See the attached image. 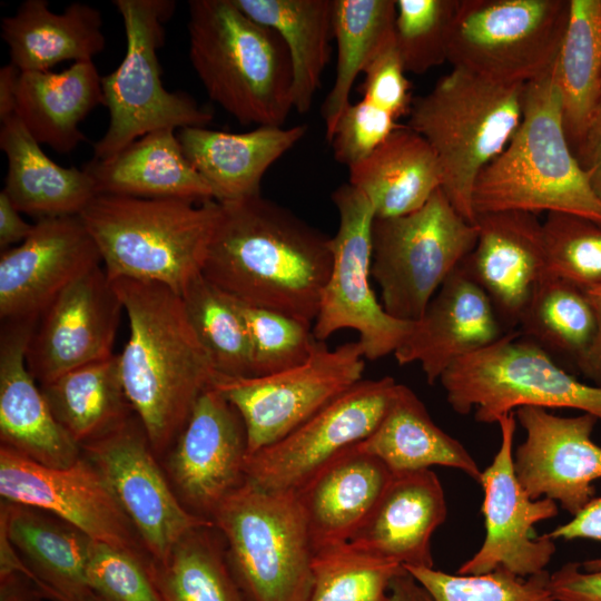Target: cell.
Instances as JSON below:
<instances>
[{"label": "cell", "mask_w": 601, "mask_h": 601, "mask_svg": "<svg viewBox=\"0 0 601 601\" xmlns=\"http://www.w3.org/2000/svg\"><path fill=\"white\" fill-rule=\"evenodd\" d=\"M597 318V334L588 353L578 362L577 367L594 385L601 387V285L585 289Z\"/></svg>", "instance_id": "db71d44e"}, {"label": "cell", "mask_w": 601, "mask_h": 601, "mask_svg": "<svg viewBox=\"0 0 601 601\" xmlns=\"http://www.w3.org/2000/svg\"><path fill=\"white\" fill-rule=\"evenodd\" d=\"M358 341L334 349L316 341L311 356L288 370L250 377L218 376L213 383L245 424L248 455L279 441L362 381Z\"/></svg>", "instance_id": "4fadbf2b"}, {"label": "cell", "mask_w": 601, "mask_h": 601, "mask_svg": "<svg viewBox=\"0 0 601 601\" xmlns=\"http://www.w3.org/2000/svg\"><path fill=\"white\" fill-rule=\"evenodd\" d=\"M473 208L475 215L565 213L601 226V203L564 130L554 67L524 85L521 121L503 151L476 178Z\"/></svg>", "instance_id": "3957f363"}, {"label": "cell", "mask_w": 601, "mask_h": 601, "mask_svg": "<svg viewBox=\"0 0 601 601\" xmlns=\"http://www.w3.org/2000/svg\"><path fill=\"white\" fill-rule=\"evenodd\" d=\"M0 148L8 159L3 190L20 213L39 219L79 216L98 195L83 168L51 160L16 115L1 121Z\"/></svg>", "instance_id": "4dcf8cb0"}, {"label": "cell", "mask_w": 601, "mask_h": 601, "mask_svg": "<svg viewBox=\"0 0 601 601\" xmlns=\"http://www.w3.org/2000/svg\"><path fill=\"white\" fill-rule=\"evenodd\" d=\"M309 601H391L398 563L365 552L349 542L315 550Z\"/></svg>", "instance_id": "b9f144b4"}, {"label": "cell", "mask_w": 601, "mask_h": 601, "mask_svg": "<svg viewBox=\"0 0 601 601\" xmlns=\"http://www.w3.org/2000/svg\"><path fill=\"white\" fill-rule=\"evenodd\" d=\"M249 18L277 32L292 62L293 107L309 111L331 58L333 0H234Z\"/></svg>", "instance_id": "e575fe53"}, {"label": "cell", "mask_w": 601, "mask_h": 601, "mask_svg": "<svg viewBox=\"0 0 601 601\" xmlns=\"http://www.w3.org/2000/svg\"><path fill=\"white\" fill-rule=\"evenodd\" d=\"M518 326L553 358H570L575 365L597 334V318L585 289L550 275L534 288Z\"/></svg>", "instance_id": "ab89813d"}, {"label": "cell", "mask_w": 601, "mask_h": 601, "mask_svg": "<svg viewBox=\"0 0 601 601\" xmlns=\"http://www.w3.org/2000/svg\"><path fill=\"white\" fill-rule=\"evenodd\" d=\"M405 73L394 43L380 53L364 71L363 99L388 111L396 119L408 114L413 100Z\"/></svg>", "instance_id": "681fc988"}, {"label": "cell", "mask_w": 601, "mask_h": 601, "mask_svg": "<svg viewBox=\"0 0 601 601\" xmlns=\"http://www.w3.org/2000/svg\"><path fill=\"white\" fill-rule=\"evenodd\" d=\"M35 224L24 221L20 211L2 189L0 193V247L2 250L10 245L23 242L33 230Z\"/></svg>", "instance_id": "11a10c76"}, {"label": "cell", "mask_w": 601, "mask_h": 601, "mask_svg": "<svg viewBox=\"0 0 601 601\" xmlns=\"http://www.w3.org/2000/svg\"><path fill=\"white\" fill-rule=\"evenodd\" d=\"M542 225L549 275L583 289L600 286L601 226L565 213H548Z\"/></svg>", "instance_id": "f6af8a7d"}, {"label": "cell", "mask_w": 601, "mask_h": 601, "mask_svg": "<svg viewBox=\"0 0 601 601\" xmlns=\"http://www.w3.org/2000/svg\"><path fill=\"white\" fill-rule=\"evenodd\" d=\"M523 87L495 83L453 68L412 101L406 126L430 144L442 169L441 189L472 224L476 219V178L515 132Z\"/></svg>", "instance_id": "8992f818"}, {"label": "cell", "mask_w": 601, "mask_h": 601, "mask_svg": "<svg viewBox=\"0 0 601 601\" xmlns=\"http://www.w3.org/2000/svg\"><path fill=\"white\" fill-rule=\"evenodd\" d=\"M38 321L3 322L0 336V441L36 463L67 467L80 446L55 418L26 361Z\"/></svg>", "instance_id": "cb8c5ba5"}, {"label": "cell", "mask_w": 601, "mask_h": 601, "mask_svg": "<svg viewBox=\"0 0 601 601\" xmlns=\"http://www.w3.org/2000/svg\"><path fill=\"white\" fill-rule=\"evenodd\" d=\"M476 238L475 224L462 217L441 188L411 214L375 217L371 275L381 288L386 313L417 322Z\"/></svg>", "instance_id": "8fae6325"}, {"label": "cell", "mask_w": 601, "mask_h": 601, "mask_svg": "<svg viewBox=\"0 0 601 601\" xmlns=\"http://www.w3.org/2000/svg\"><path fill=\"white\" fill-rule=\"evenodd\" d=\"M554 541L590 539L601 542V497H594L581 512L569 522L546 533ZM585 571H601V556L581 563Z\"/></svg>", "instance_id": "816d5d0a"}, {"label": "cell", "mask_w": 601, "mask_h": 601, "mask_svg": "<svg viewBox=\"0 0 601 601\" xmlns=\"http://www.w3.org/2000/svg\"><path fill=\"white\" fill-rule=\"evenodd\" d=\"M86 580L88 589L105 601H165L149 555L102 542L92 543Z\"/></svg>", "instance_id": "7dc6e473"}, {"label": "cell", "mask_w": 601, "mask_h": 601, "mask_svg": "<svg viewBox=\"0 0 601 601\" xmlns=\"http://www.w3.org/2000/svg\"><path fill=\"white\" fill-rule=\"evenodd\" d=\"M332 199L339 225L335 236L329 238L332 267L313 323V335L324 342L337 331L354 329L365 358L376 361L394 354L414 323L387 314L372 289L375 214L371 203L349 183L334 190Z\"/></svg>", "instance_id": "7c38bea8"}, {"label": "cell", "mask_w": 601, "mask_h": 601, "mask_svg": "<svg viewBox=\"0 0 601 601\" xmlns=\"http://www.w3.org/2000/svg\"><path fill=\"white\" fill-rule=\"evenodd\" d=\"M459 414L497 422L522 406L574 408L601 421V387L580 382L519 329L454 362L441 376Z\"/></svg>", "instance_id": "9c48e42d"}, {"label": "cell", "mask_w": 601, "mask_h": 601, "mask_svg": "<svg viewBox=\"0 0 601 601\" xmlns=\"http://www.w3.org/2000/svg\"><path fill=\"white\" fill-rule=\"evenodd\" d=\"M457 0H397L395 46L404 70L422 75L447 61Z\"/></svg>", "instance_id": "ee69618b"}, {"label": "cell", "mask_w": 601, "mask_h": 601, "mask_svg": "<svg viewBox=\"0 0 601 601\" xmlns=\"http://www.w3.org/2000/svg\"><path fill=\"white\" fill-rule=\"evenodd\" d=\"M515 414L499 418L501 441L491 462L480 476L483 490L481 513L485 538L480 549L456 571L480 574L505 569L528 578L545 571L556 546L546 533L533 535V526L558 514L551 499L532 500L520 484L513 467Z\"/></svg>", "instance_id": "2e32d148"}, {"label": "cell", "mask_w": 601, "mask_h": 601, "mask_svg": "<svg viewBox=\"0 0 601 601\" xmlns=\"http://www.w3.org/2000/svg\"><path fill=\"white\" fill-rule=\"evenodd\" d=\"M100 263L80 216L38 219L19 246L1 252V321H38L62 290Z\"/></svg>", "instance_id": "44dd1931"}, {"label": "cell", "mask_w": 601, "mask_h": 601, "mask_svg": "<svg viewBox=\"0 0 601 601\" xmlns=\"http://www.w3.org/2000/svg\"><path fill=\"white\" fill-rule=\"evenodd\" d=\"M39 386L55 418L80 447L136 415L115 354Z\"/></svg>", "instance_id": "8d00e7d4"}, {"label": "cell", "mask_w": 601, "mask_h": 601, "mask_svg": "<svg viewBox=\"0 0 601 601\" xmlns=\"http://www.w3.org/2000/svg\"><path fill=\"white\" fill-rule=\"evenodd\" d=\"M233 299L248 329L254 376L288 370L311 356L317 341L312 324Z\"/></svg>", "instance_id": "bcb514c9"}, {"label": "cell", "mask_w": 601, "mask_h": 601, "mask_svg": "<svg viewBox=\"0 0 601 601\" xmlns=\"http://www.w3.org/2000/svg\"><path fill=\"white\" fill-rule=\"evenodd\" d=\"M401 126L392 114L362 98L345 108L327 141L334 158L349 168L367 158Z\"/></svg>", "instance_id": "c3c4849f"}, {"label": "cell", "mask_w": 601, "mask_h": 601, "mask_svg": "<svg viewBox=\"0 0 601 601\" xmlns=\"http://www.w3.org/2000/svg\"><path fill=\"white\" fill-rule=\"evenodd\" d=\"M219 214L214 199L97 195L79 216L110 280L158 283L181 295L203 273Z\"/></svg>", "instance_id": "5b68a950"}, {"label": "cell", "mask_w": 601, "mask_h": 601, "mask_svg": "<svg viewBox=\"0 0 601 601\" xmlns=\"http://www.w3.org/2000/svg\"><path fill=\"white\" fill-rule=\"evenodd\" d=\"M554 72L564 130L575 154L601 111V0H570Z\"/></svg>", "instance_id": "d590c367"}, {"label": "cell", "mask_w": 601, "mask_h": 601, "mask_svg": "<svg viewBox=\"0 0 601 601\" xmlns=\"http://www.w3.org/2000/svg\"><path fill=\"white\" fill-rule=\"evenodd\" d=\"M20 70L12 63L0 69V120L14 115L17 82Z\"/></svg>", "instance_id": "9f6ffc18"}, {"label": "cell", "mask_w": 601, "mask_h": 601, "mask_svg": "<svg viewBox=\"0 0 601 601\" xmlns=\"http://www.w3.org/2000/svg\"><path fill=\"white\" fill-rule=\"evenodd\" d=\"M331 267L329 238L258 195L220 204L201 274L236 300L313 325Z\"/></svg>", "instance_id": "6da1fadb"}, {"label": "cell", "mask_w": 601, "mask_h": 601, "mask_svg": "<svg viewBox=\"0 0 601 601\" xmlns=\"http://www.w3.org/2000/svg\"><path fill=\"white\" fill-rule=\"evenodd\" d=\"M122 18L126 53L120 65L101 78L109 124L93 146L96 160H105L140 137L160 129L206 127L213 119L188 93L169 91L161 81L158 50L165 23L174 14L173 0H114Z\"/></svg>", "instance_id": "ba28073f"}, {"label": "cell", "mask_w": 601, "mask_h": 601, "mask_svg": "<svg viewBox=\"0 0 601 601\" xmlns=\"http://www.w3.org/2000/svg\"><path fill=\"white\" fill-rule=\"evenodd\" d=\"M0 531L45 599L88 589L86 568L95 540L73 524L43 509L1 500Z\"/></svg>", "instance_id": "1f68e13d"}, {"label": "cell", "mask_w": 601, "mask_h": 601, "mask_svg": "<svg viewBox=\"0 0 601 601\" xmlns=\"http://www.w3.org/2000/svg\"><path fill=\"white\" fill-rule=\"evenodd\" d=\"M50 601H105L89 589L77 592L58 594L49 599Z\"/></svg>", "instance_id": "680465c9"}, {"label": "cell", "mask_w": 601, "mask_h": 601, "mask_svg": "<svg viewBox=\"0 0 601 601\" xmlns=\"http://www.w3.org/2000/svg\"><path fill=\"white\" fill-rule=\"evenodd\" d=\"M357 447L392 473L439 465L457 469L477 482L482 473L463 444L440 428L418 396L400 383L383 418Z\"/></svg>", "instance_id": "836d02e7"}, {"label": "cell", "mask_w": 601, "mask_h": 601, "mask_svg": "<svg viewBox=\"0 0 601 601\" xmlns=\"http://www.w3.org/2000/svg\"><path fill=\"white\" fill-rule=\"evenodd\" d=\"M1 36L10 63L21 72L48 71L68 60L93 61L106 46L101 12L82 2L56 13L46 0H26L2 18Z\"/></svg>", "instance_id": "f1b7e54d"}, {"label": "cell", "mask_w": 601, "mask_h": 601, "mask_svg": "<svg viewBox=\"0 0 601 601\" xmlns=\"http://www.w3.org/2000/svg\"><path fill=\"white\" fill-rule=\"evenodd\" d=\"M514 414L526 434L513 453L520 484L532 500L551 499L577 515L594 499L592 483L601 479V446L591 439L599 420L589 413L558 416L535 406Z\"/></svg>", "instance_id": "d6986e66"}, {"label": "cell", "mask_w": 601, "mask_h": 601, "mask_svg": "<svg viewBox=\"0 0 601 601\" xmlns=\"http://www.w3.org/2000/svg\"><path fill=\"white\" fill-rule=\"evenodd\" d=\"M111 283L129 319V338L118 354L121 380L160 460L218 373L180 295L152 282L119 278Z\"/></svg>", "instance_id": "7a4b0ae2"}, {"label": "cell", "mask_w": 601, "mask_h": 601, "mask_svg": "<svg viewBox=\"0 0 601 601\" xmlns=\"http://www.w3.org/2000/svg\"><path fill=\"white\" fill-rule=\"evenodd\" d=\"M101 78L93 61L73 62L61 72L20 71L14 115L40 145L70 152L87 140L80 122L105 106Z\"/></svg>", "instance_id": "f546056e"}, {"label": "cell", "mask_w": 601, "mask_h": 601, "mask_svg": "<svg viewBox=\"0 0 601 601\" xmlns=\"http://www.w3.org/2000/svg\"><path fill=\"white\" fill-rule=\"evenodd\" d=\"M307 126H258L242 132L186 127L177 136L190 164L219 204L260 195L267 169L306 134Z\"/></svg>", "instance_id": "4316f807"}, {"label": "cell", "mask_w": 601, "mask_h": 601, "mask_svg": "<svg viewBox=\"0 0 601 601\" xmlns=\"http://www.w3.org/2000/svg\"><path fill=\"white\" fill-rule=\"evenodd\" d=\"M477 238L460 267L490 298L504 328L515 329L536 285L549 275L542 221L522 210L476 215Z\"/></svg>", "instance_id": "7402d4cb"}, {"label": "cell", "mask_w": 601, "mask_h": 601, "mask_svg": "<svg viewBox=\"0 0 601 601\" xmlns=\"http://www.w3.org/2000/svg\"><path fill=\"white\" fill-rule=\"evenodd\" d=\"M570 0H457L449 39L453 68L524 86L554 67Z\"/></svg>", "instance_id": "30bf717a"}, {"label": "cell", "mask_w": 601, "mask_h": 601, "mask_svg": "<svg viewBox=\"0 0 601 601\" xmlns=\"http://www.w3.org/2000/svg\"><path fill=\"white\" fill-rule=\"evenodd\" d=\"M506 332L487 295L459 266L393 355L400 365L418 363L426 382L434 384L454 362Z\"/></svg>", "instance_id": "603a6c76"}, {"label": "cell", "mask_w": 601, "mask_h": 601, "mask_svg": "<svg viewBox=\"0 0 601 601\" xmlns=\"http://www.w3.org/2000/svg\"><path fill=\"white\" fill-rule=\"evenodd\" d=\"M154 574L165 601H249L228 562L214 524L187 532Z\"/></svg>", "instance_id": "f35d334b"}, {"label": "cell", "mask_w": 601, "mask_h": 601, "mask_svg": "<svg viewBox=\"0 0 601 601\" xmlns=\"http://www.w3.org/2000/svg\"><path fill=\"white\" fill-rule=\"evenodd\" d=\"M405 570L432 601H556L550 590L546 570L528 578L502 568L480 574H451L434 566Z\"/></svg>", "instance_id": "7bdbcfd3"}, {"label": "cell", "mask_w": 601, "mask_h": 601, "mask_svg": "<svg viewBox=\"0 0 601 601\" xmlns=\"http://www.w3.org/2000/svg\"><path fill=\"white\" fill-rule=\"evenodd\" d=\"M249 601H309L315 549L294 492L245 481L211 516Z\"/></svg>", "instance_id": "52a82bcc"}, {"label": "cell", "mask_w": 601, "mask_h": 601, "mask_svg": "<svg viewBox=\"0 0 601 601\" xmlns=\"http://www.w3.org/2000/svg\"><path fill=\"white\" fill-rule=\"evenodd\" d=\"M574 155L601 203V111Z\"/></svg>", "instance_id": "f5cc1de1"}, {"label": "cell", "mask_w": 601, "mask_h": 601, "mask_svg": "<svg viewBox=\"0 0 601 601\" xmlns=\"http://www.w3.org/2000/svg\"><path fill=\"white\" fill-rule=\"evenodd\" d=\"M188 11L189 58L208 97L242 125L283 126L293 71L277 32L234 0H191Z\"/></svg>", "instance_id": "277c9868"}, {"label": "cell", "mask_w": 601, "mask_h": 601, "mask_svg": "<svg viewBox=\"0 0 601 601\" xmlns=\"http://www.w3.org/2000/svg\"><path fill=\"white\" fill-rule=\"evenodd\" d=\"M349 184L371 203L375 217L421 208L442 185V169L430 144L401 126L367 158L352 166Z\"/></svg>", "instance_id": "d6a6232c"}, {"label": "cell", "mask_w": 601, "mask_h": 601, "mask_svg": "<svg viewBox=\"0 0 601 601\" xmlns=\"http://www.w3.org/2000/svg\"><path fill=\"white\" fill-rule=\"evenodd\" d=\"M100 473L155 562H162L189 531L213 521L190 513L177 497L136 415L81 447Z\"/></svg>", "instance_id": "5bb4252c"}, {"label": "cell", "mask_w": 601, "mask_h": 601, "mask_svg": "<svg viewBox=\"0 0 601 601\" xmlns=\"http://www.w3.org/2000/svg\"><path fill=\"white\" fill-rule=\"evenodd\" d=\"M180 296L218 376H254L249 334L235 300L203 274L194 278Z\"/></svg>", "instance_id": "60d3db41"}, {"label": "cell", "mask_w": 601, "mask_h": 601, "mask_svg": "<svg viewBox=\"0 0 601 601\" xmlns=\"http://www.w3.org/2000/svg\"><path fill=\"white\" fill-rule=\"evenodd\" d=\"M392 476L357 444L317 472L297 491L314 549L348 542L364 523Z\"/></svg>", "instance_id": "484cf974"}, {"label": "cell", "mask_w": 601, "mask_h": 601, "mask_svg": "<svg viewBox=\"0 0 601 601\" xmlns=\"http://www.w3.org/2000/svg\"><path fill=\"white\" fill-rule=\"evenodd\" d=\"M83 169L98 195L196 203L214 199L171 128L149 132L108 159H91Z\"/></svg>", "instance_id": "83f0119b"}, {"label": "cell", "mask_w": 601, "mask_h": 601, "mask_svg": "<svg viewBox=\"0 0 601 601\" xmlns=\"http://www.w3.org/2000/svg\"><path fill=\"white\" fill-rule=\"evenodd\" d=\"M549 585L556 601H601V571H585L579 562L550 574Z\"/></svg>", "instance_id": "f907efd6"}, {"label": "cell", "mask_w": 601, "mask_h": 601, "mask_svg": "<svg viewBox=\"0 0 601 601\" xmlns=\"http://www.w3.org/2000/svg\"><path fill=\"white\" fill-rule=\"evenodd\" d=\"M446 514L444 490L433 471L392 473L375 506L348 542L404 568H433L431 539Z\"/></svg>", "instance_id": "d4e9b609"}, {"label": "cell", "mask_w": 601, "mask_h": 601, "mask_svg": "<svg viewBox=\"0 0 601 601\" xmlns=\"http://www.w3.org/2000/svg\"><path fill=\"white\" fill-rule=\"evenodd\" d=\"M0 495L43 509L95 541L149 555L108 484L82 455L70 466L51 467L0 445Z\"/></svg>", "instance_id": "ac0fdd59"}, {"label": "cell", "mask_w": 601, "mask_h": 601, "mask_svg": "<svg viewBox=\"0 0 601 601\" xmlns=\"http://www.w3.org/2000/svg\"><path fill=\"white\" fill-rule=\"evenodd\" d=\"M391 601H432L424 588L405 570L391 587Z\"/></svg>", "instance_id": "6f0895ef"}, {"label": "cell", "mask_w": 601, "mask_h": 601, "mask_svg": "<svg viewBox=\"0 0 601 601\" xmlns=\"http://www.w3.org/2000/svg\"><path fill=\"white\" fill-rule=\"evenodd\" d=\"M397 385L391 376L359 381L286 436L248 455L246 480L266 491H297L322 466L373 433Z\"/></svg>", "instance_id": "9a60e30c"}, {"label": "cell", "mask_w": 601, "mask_h": 601, "mask_svg": "<svg viewBox=\"0 0 601 601\" xmlns=\"http://www.w3.org/2000/svg\"><path fill=\"white\" fill-rule=\"evenodd\" d=\"M247 456L242 416L210 386L160 462L183 505L211 521L223 501L246 481Z\"/></svg>", "instance_id": "e0dca14e"}, {"label": "cell", "mask_w": 601, "mask_h": 601, "mask_svg": "<svg viewBox=\"0 0 601 601\" xmlns=\"http://www.w3.org/2000/svg\"><path fill=\"white\" fill-rule=\"evenodd\" d=\"M124 305L105 269H91L40 315L26 361L39 385L114 355Z\"/></svg>", "instance_id": "ffe728a7"}, {"label": "cell", "mask_w": 601, "mask_h": 601, "mask_svg": "<svg viewBox=\"0 0 601 601\" xmlns=\"http://www.w3.org/2000/svg\"><path fill=\"white\" fill-rule=\"evenodd\" d=\"M395 17L394 0H333L337 63L334 83L322 107L327 140L351 104L355 79L395 43Z\"/></svg>", "instance_id": "74e56055"}]
</instances>
